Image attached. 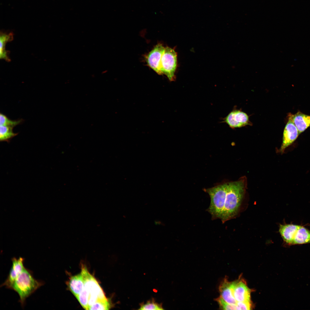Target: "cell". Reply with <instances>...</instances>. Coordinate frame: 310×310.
<instances>
[{"label":"cell","instance_id":"obj_3","mask_svg":"<svg viewBox=\"0 0 310 310\" xmlns=\"http://www.w3.org/2000/svg\"><path fill=\"white\" fill-rule=\"evenodd\" d=\"M227 187V183L204 189L210 195L211 200L207 210L214 219L221 218L224 207Z\"/></svg>","mask_w":310,"mask_h":310},{"label":"cell","instance_id":"obj_2","mask_svg":"<svg viewBox=\"0 0 310 310\" xmlns=\"http://www.w3.org/2000/svg\"><path fill=\"white\" fill-rule=\"evenodd\" d=\"M44 284L43 282L34 277L32 272L25 268L19 275L13 283L11 289L18 294L22 306L26 299Z\"/></svg>","mask_w":310,"mask_h":310},{"label":"cell","instance_id":"obj_14","mask_svg":"<svg viewBox=\"0 0 310 310\" xmlns=\"http://www.w3.org/2000/svg\"><path fill=\"white\" fill-rule=\"evenodd\" d=\"M292 119L299 134L310 127V115L298 111L295 114H292Z\"/></svg>","mask_w":310,"mask_h":310},{"label":"cell","instance_id":"obj_11","mask_svg":"<svg viewBox=\"0 0 310 310\" xmlns=\"http://www.w3.org/2000/svg\"><path fill=\"white\" fill-rule=\"evenodd\" d=\"M301 226L292 224L280 225L279 231L285 243L292 245L294 237Z\"/></svg>","mask_w":310,"mask_h":310},{"label":"cell","instance_id":"obj_19","mask_svg":"<svg viewBox=\"0 0 310 310\" xmlns=\"http://www.w3.org/2000/svg\"><path fill=\"white\" fill-rule=\"evenodd\" d=\"M111 304L107 299L98 300L88 308V310H108Z\"/></svg>","mask_w":310,"mask_h":310},{"label":"cell","instance_id":"obj_15","mask_svg":"<svg viewBox=\"0 0 310 310\" xmlns=\"http://www.w3.org/2000/svg\"><path fill=\"white\" fill-rule=\"evenodd\" d=\"M13 35L12 32L9 33L1 32L0 35V58L7 62L10 61L7 51L5 49L6 44L7 42L12 41L13 39Z\"/></svg>","mask_w":310,"mask_h":310},{"label":"cell","instance_id":"obj_13","mask_svg":"<svg viewBox=\"0 0 310 310\" xmlns=\"http://www.w3.org/2000/svg\"><path fill=\"white\" fill-rule=\"evenodd\" d=\"M67 285L69 290L75 297H77L84 288V282L81 273L71 276L67 282Z\"/></svg>","mask_w":310,"mask_h":310},{"label":"cell","instance_id":"obj_4","mask_svg":"<svg viewBox=\"0 0 310 310\" xmlns=\"http://www.w3.org/2000/svg\"><path fill=\"white\" fill-rule=\"evenodd\" d=\"M81 273L82 276L84 287L88 294V307L98 299H107L104 292L94 278L88 272L86 267L82 265Z\"/></svg>","mask_w":310,"mask_h":310},{"label":"cell","instance_id":"obj_8","mask_svg":"<svg viewBox=\"0 0 310 310\" xmlns=\"http://www.w3.org/2000/svg\"><path fill=\"white\" fill-rule=\"evenodd\" d=\"M224 122L232 129L241 127L250 124L247 114L237 110L230 112L224 118Z\"/></svg>","mask_w":310,"mask_h":310},{"label":"cell","instance_id":"obj_5","mask_svg":"<svg viewBox=\"0 0 310 310\" xmlns=\"http://www.w3.org/2000/svg\"><path fill=\"white\" fill-rule=\"evenodd\" d=\"M177 54L174 49L166 46L161 57L160 70L161 74L165 75L170 81L175 80L177 67Z\"/></svg>","mask_w":310,"mask_h":310},{"label":"cell","instance_id":"obj_12","mask_svg":"<svg viewBox=\"0 0 310 310\" xmlns=\"http://www.w3.org/2000/svg\"><path fill=\"white\" fill-rule=\"evenodd\" d=\"M220 297L226 302L231 304H236L237 301L234 297L232 282L224 279L221 283L219 288Z\"/></svg>","mask_w":310,"mask_h":310},{"label":"cell","instance_id":"obj_9","mask_svg":"<svg viewBox=\"0 0 310 310\" xmlns=\"http://www.w3.org/2000/svg\"><path fill=\"white\" fill-rule=\"evenodd\" d=\"M12 265L8 276L4 282L1 285L7 288L11 289L12 286L19 275L25 268L24 265V259L20 257L12 259Z\"/></svg>","mask_w":310,"mask_h":310},{"label":"cell","instance_id":"obj_22","mask_svg":"<svg viewBox=\"0 0 310 310\" xmlns=\"http://www.w3.org/2000/svg\"><path fill=\"white\" fill-rule=\"evenodd\" d=\"M220 307L223 310H238L236 304H231L225 301L220 296L216 299Z\"/></svg>","mask_w":310,"mask_h":310},{"label":"cell","instance_id":"obj_23","mask_svg":"<svg viewBox=\"0 0 310 310\" xmlns=\"http://www.w3.org/2000/svg\"><path fill=\"white\" fill-rule=\"evenodd\" d=\"M236 305L238 310H250L252 308L251 301L237 302Z\"/></svg>","mask_w":310,"mask_h":310},{"label":"cell","instance_id":"obj_1","mask_svg":"<svg viewBox=\"0 0 310 310\" xmlns=\"http://www.w3.org/2000/svg\"><path fill=\"white\" fill-rule=\"evenodd\" d=\"M246 184L245 177L237 181L227 183L226 200L220 218L223 223L237 214L245 193Z\"/></svg>","mask_w":310,"mask_h":310},{"label":"cell","instance_id":"obj_17","mask_svg":"<svg viewBox=\"0 0 310 310\" xmlns=\"http://www.w3.org/2000/svg\"><path fill=\"white\" fill-rule=\"evenodd\" d=\"M13 128L9 126L0 125V141H5L9 143L12 138L18 134V133H14L13 132Z\"/></svg>","mask_w":310,"mask_h":310},{"label":"cell","instance_id":"obj_21","mask_svg":"<svg viewBox=\"0 0 310 310\" xmlns=\"http://www.w3.org/2000/svg\"><path fill=\"white\" fill-rule=\"evenodd\" d=\"M88 293L84 287L81 293L76 297L81 306L86 310H88Z\"/></svg>","mask_w":310,"mask_h":310},{"label":"cell","instance_id":"obj_10","mask_svg":"<svg viewBox=\"0 0 310 310\" xmlns=\"http://www.w3.org/2000/svg\"><path fill=\"white\" fill-rule=\"evenodd\" d=\"M234 297L237 302L251 301V290L241 280L232 282Z\"/></svg>","mask_w":310,"mask_h":310},{"label":"cell","instance_id":"obj_18","mask_svg":"<svg viewBox=\"0 0 310 310\" xmlns=\"http://www.w3.org/2000/svg\"><path fill=\"white\" fill-rule=\"evenodd\" d=\"M139 310H162L164 309L161 304L156 303L153 299L147 301L145 303L140 304Z\"/></svg>","mask_w":310,"mask_h":310},{"label":"cell","instance_id":"obj_6","mask_svg":"<svg viewBox=\"0 0 310 310\" xmlns=\"http://www.w3.org/2000/svg\"><path fill=\"white\" fill-rule=\"evenodd\" d=\"M288 120L284 129L282 144L279 152L283 153L285 149L292 144L297 139L299 134L297 128L292 119V114L289 113Z\"/></svg>","mask_w":310,"mask_h":310},{"label":"cell","instance_id":"obj_20","mask_svg":"<svg viewBox=\"0 0 310 310\" xmlns=\"http://www.w3.org/2000/svg\"><path fill=\"white\" fill-rule=\"evenodd\" d=\"M23 121L22 119L13 121L9 119L6 115L1 113L0 114V125L14 128L20 124Z\"/></svg>","mask_w":310,"mask_h":310},{"label":"cell","instance_id":"obj_16","mask_svg":"<svg viewBox=\"0 0 310 310\" xmlns=\"http://www.w3.org/2000/svg\"><path fill=\"white\" fill-rule=\"evenodd\" d=\"M310 243V230L301 226L294 237L292 245Z\"/></svg>","mask_w":310,"mask_h":310},{"label":"cell","instance_id":"obj_7","mask_svg":"<svg viewBox=\"0 0 310 310\" xmlns=\"http://www.w3.org/2000/svg\"><path fill=\"white\" fill-rule=\"evenodd\" d=\"M165 47L160 43L157 44L146 57L148 65L159 75H161L160 64Z\"/></svg>","mask_w":310,"mask_h":310}]
</instances>
